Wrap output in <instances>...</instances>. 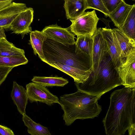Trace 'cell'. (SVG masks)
<instances>
[{
    "mask_svg": "<svg viewBox=\"0 0 135 135\" xmlns=\"http://www.w3.org/2000/svg\"><path fill=\"white\" fill-rule=\"evenodd\" d=\"M75 44L64 45L47 37L42 47L45 62L58 63L84 71H92V56L84 53H76Z\"/></svg>",
    "mask_w": 135,
    "mask_h": 135,
    "instance_id": "cell-4",
    "label": "cell"
},
{
    "mask_svg": "<svg viewBox=\"0 0 135 135\" xmlns=\"http://www.w3.org/2000/svg\"><path fill=\"white\" fill-rule=\"evenodd\" d=\"M4 29L3 27H0V39L3 38H6Z\"/></svg>",
    "mask_w": 135,
    "mask_h": 135,
    "instance_id": "cell-29",
    "label": "cell"
},
{
    "mask_svg": "<svg viewBox=\"0 0 135 135\" xmlns=\"http://www.w3.org/2000/svg\"><path fill=\"white\" fill-rule=\"evenodd\" d=\"M30 33L29 44L31 45L33 49L34 54L36 55L37 54L41 60L45 62V59L42 47L44 42L47 38V36L42 31L37 30L32 31Z\"/></svg>",
    "mask_w": 135,
    "mask_h": 135,
    "instance_id": "cell-17",
    "label": "cell"
},
{
    "mask_svg": "<svg viewBox=\"0 0 135 135\" xmlns=\"http://www.w3.org/2000/svg\"><path fill=\"white\" fill-rule=\"evenodd\" d=\"M109 106L102 122L106 135H124L135 127V88L115 90L110 98Z\"/></svg>",
    "mask_w": 135,
    "mask_h": 135,
    "instance_id": "cell-1",
    "label": "cell"
},
{
    "mask_svg": "<svg viewBox=\"0 0 135 135\" xmlns=\"http://www.w3.org/2000/svg\"><path fill=\"white\" fill-rule=\"evenodd\" d=\"M99 18L94 9L90 12H84L73 20L69 26L70 31L77 37L85 35L92 36L97 29Z\"/></svg>",
    "mask_w": 135,
    "mask_h": 135,
    "instance_id": "cell-5",
    "label": "cell"
},
{
    "mask_svg": "<svg viewBox=\"0 0 135 135\" xmlns=\"http://www.w3.org/2000/svg\"><path fill=\"white\" fill-rule=\"evenodd\" d=\"M125 88H135V49L125 58L116 69Z\"/></svg>",
    "mask_w": 135,
    "mask_h": 135,
    "instance_id": "cell-7",
    "label": "cell"
},
{
    "mask_svg": "<svg viewBox=\"0 0 135 135\" xmlns=\"http://www.w3.org/2000/svg\"><path fill=\"white\" fill-rule=\"evenodd\" d=\"M95 96L79 90L60 97L59 104L64 111L62 115L65 125L69 126L77 119H93L102 110Z\"/></svg>",
    "mask_w": 135,
    "mask_h": 135,
    "instance_id": "cell-2",
    "label": "cell"
},
{
    "mask_svg": "<svg viewBox=\"0 0 135 135\" xmlns=\"http://www.w3.org/2000/svg\"><path fill=\"white\" fill-rule=\"evenodd\" d=\"M26 4L12 2L0 9V27L7 30L18 15L27 8Z\"/></svg>",
    "mask_w": 135,
    "mask_h": 135,
    "instance_id": "cell-12",
    "label": "cell"
},
{
    "mask_svg": "<svg viewBox=\"0 0 135 135\" xmlns=\"http://www.w3.org/2000/svg\"><path fill=\"white\" fill-rule=\"evenodd\" d=\"M93 44L92 37L90 35L78 36L75 44V52L77 53H85L92 56Z\"/></svg>",
    "mask_w": 135,
    "mask_h": 135,
    "instance_id": "cell-23",
    "label": "cell"
},
{
    "mask_svg": "<svg viewBox=\"0 0 135 135\" xmlns=\"http://www.w3.org/2000/svg\"><path fill=\"white\" fill-rule=\"evenodd\" d=\"M32 82L45 87L64 86L69 83L68 80L62 77L34 76L31 80Z\"/></svg>",
    "mask_w": 135,
    "mask_h": 135,
    "instance_id": "cell-20",
    "label": "cell"
},
{
    "mask_svg": "<svg viewBox=\"0 0 135 135\" xmlns=\"http://www.w3.org/2000/svg\"><path fill=\"white\" fill-rule=\"evenodd\" d=\"M64 7L67 19L73 20L86 9L85 0H65Z\"/></svg>",
    "mask_w": 135,
    "mask_h": 135,
    "instance_id": "cell-15",
    "label": "cell"
},
{
    "mask_svg": "<svg viewBox=\"0 0 135 135\" xmlns=\"http://www.w3.org/2000/svg\"><path fill=\"white\" fill-rule=\"evenodd\" d=\"M122 0H102L109 14L112 13L121 3Z\"/></svg>",
    "mask_w": 135,
    "mask_h": 135,
    "instance_id": "cell-26",
    "label": "cell"
},
{
    "mask_svg": "<svg viewBox=\"0 0 135 135\" xmlns=\"http://www.w3.org/2000/svg\"><path fill=\"white\" fill-rule=\"evenodd\" d=\"M22 119L31 135H51L47 127L36 123L26 114L23 115Z\"/></svg>",
    "mask_w": 135,
    "mask_h": 135,
    "instance_id": "cell-22",
    "label": "cell"
},
{
    "mask_svg": "<svg viewBox=\"0 0 135 135\" xmlns=\"http://www.w3.org/2000/svg\"><path fill=\"white\" fill-rule=\"evenodd\" d=\"M128 130L129 135H135V127H131Z\"/></svg>",
    "mask_w": 135,
    "mask_h": 135,
    "instance_id": "cell-30",
    "label": "cell"
},
{
    "mask_svg": "<svg viewBox=\"0 0 135 135\" xmlns=\"http://www.w3.org/2000/svg\"><path fill=\"white\" fill-rule=\"evenodd\" d=\"M24 50L16 47L6 38L0 39V56L12 57L25 55Z\"/></svg>",
    "mask_w": 135,
    "mask_h": 135,
    "instance_id": "cell-21",
    "label": "cell"
},
{
    "mask_svg": "<svg viewBox=\"0 0 135 135\" xmlns=\"http://www.w3.org/2000/svg\"><path fill=\"white\" fill-rule=\"evenodd\" d=\"M34 11L32 8H27L20 13L11 24L9 29L13 33L21 34L23 38L25 35L32 31L30 25L32 23Z\"/></svg>",
    "mask_w": 135,
    "mask_h": 135,
    "instance_id": "cell-10",
    "label": "cell"
},
{
    "mask_svg": "<svg viewBox=\"0 0 135 135\" xmlns=\"http://www.w3.org/2000/svg\"><path fill=\"white\" fill-rule=\"evenodd\" d=\"M75 84L78 90L96 97L98 100L105 93L122 85V82L108 52L85 81Z\"/></svg>",
    "mask_w": 135,
    "mask_h": 135,
    "instance_id": "cell-3",
    "label": "cell"
},
{
    "mask_svg": "<svg viewBox=\"0 0 135 135\" xmlns=\"http://www.w3.org/2000/svg\"><path fill=\"white\" fill-rule=\"evenodd\" d=\"M49 38L64 45L75 44V35L70 30L69 27L63 28L56 24L46 26L41 31Z\"/></svg>",
    "mask_w": 135,
    "mask_h": 135,
    "instance_id": "cell-8",
    "label": "cell"
},
{
    "mask_svg": "<svg viewBox=\"0 0 135 135\" xmlns=\"http://www.w3.org/2000/svg\"><path fill=\"white\" fill-rule=\"evenodd\" d=\"M26 90L28 99L31 103L39 102L49 105L59 103L58 97L45 87L32 82L26 85Z\"/></svg>",
    "mask_w": 135,
    "mask_h": 135,
    "instance_id": "cell-6",
    "label": "cell"
},
{
    "mask_svg": "<svg viewBox=\"0 0 135 135\" xmlns=\"http://www.w3.org/2000/svg\"><path fill=\"white\" fill-rule=\"evenodd\" d=\"M135 47V4L129 13L123 25L120 29Z\"/></svg>",
    "mask_w": 135,
    "mask_h": 135,
    "instance_id": "cell-18",
    "label": "cell"
},
{
    "mask_svg": "<svg viewBox=\"0 0 135 135\" xmlns=\"http://www.w3.org/2000/svg\"><path fill=\"white\" fill-rule=\"evenodd\" d=\"M86 9H94L103 13L106 17L109 16L108 12L105 7L102 0H85Z\"/></svg>",
    "mask_w": 135,
    "mask_h": 135,
    "instance_id": "cell-25",
    "label": "cell"
},
{
    "mask_svg": "<svg viewBox=\"0 0 135 135\" xmlns=\"http://www.w3.org/2000/svg\"><path fill=\"white\" fill-rule=\"evenodd\" d=\"M111 29L120 47L122 56L123 58H125L135 49V47L131 44L128 38L120 30L116 28Z\"/></svg>",
    "mask_w": 135,
    "mask_h": 135,
    "instance_id": "cell-19",
    "label": "cell"
},
{
    "mask_svg": "<svg viewBox=\"0 0 135 135\" xmlns=\"http://www.w3.org/2000/svg\"><path fill=\"white\" fill-rule=\"evenodd\" d=\"M92 37L93 40L92 54L93 72L98 68L108 51L106 42L102 33L101 28L97 29Z\"/></svg>",
    "mask_w": 135,
    "mask_h": 135,
    "instance_id": "cell-9",
    "label": "cell"
},
{
    "mask_svg": "<svg viewBox=\"0 0 135 135\" xmlns=\"http://www.w3.org/2000/svg\"><path fill=\"white\" fill-rule=\"evenodd\" d=\"M11 97L20 114L22 115L25 114L28 98L25 88L14 81Z\"/></svg>",
    "mask_w": 135,
    "mask_h": 135,
    "instance_id": "cell-14",
    "label": "cell"
},
{
    "mask_svg": "<svg viewBox=\"0 0 135 135\" xmlns=\"http://www.w3.org/2000/svg\"><path fill=\"white\" fill-rule=\"evenodd\" d=\"M28 62L25 55L12 57L0 56V66L14 68L26 64Z\"/></svg>",
    "mask_w": 135,
    "mask_h": 135,
    "instance_id": "cell-24",
    "label": "cell"
},
{
    "mask_svg": "<svg viewBox=\"0 0 135 135\" xmlns=\"http://www.w3.org/2000/svg\"><path fill=\"white\" fill-rule=\"evenodd\" d=\"M50 66L72 77L75 83H83L89 76L92 71H85L60 63H47Z\"/></svg>",
    "mask_w": 135,
    "mask_h": 135,
    "instance_id": "cell-13",
    "label": "cell"
},
{
    "mask_svg": "<svg viewBox=\"0 0 135 135\" xmlns=\"http://www.w3.org/2000/svg\"><path fill=\"white\" fill-rule=\"evenodd\" d=\"M102 32L107 44L108 52L116 69L122 63L125 58L122 56L120 47L111 29L102 28Z\"/></svg>",
    "mask_w": 135,
    "mask_h": 135,
    "instance_id": "cell-11",
    "label": "cell"
},
{
    "mask_svg": "<svg viewBox=\"0 0 135 135\" xmlns=\"http://www.w3.org/2000/svg\"><path fill=\"white\" fill-rule=\"evenodd\" d=\"M134 4L129 5L122 0L116 9L109 14L108 17L118 28L120 29L123 26Z\"/></svg>",
    "mask_w": 135,
    "mask_h": 135,
    "instance_id": "cell-16",
    "label": "cell"
},
{
    "mask_svg": "<svg viewBox=\"0 0 135 135\" xmlns=\"http://www.w3.org/2000/svg\"><path fill=\"white\" fill-rule=\"evenodd\" d=\"M0 135H15L9 128L0 125Z\"/></svg>",
    "mask_w": 135,
    "mask_h": 135,
    "instance_id": "cell-28",
    "label": "cell"
},
{
    "mask_svg": "<svg viewBox=\"0 0 135 135\" xmlns=\"http://www.w3.org/2000/svg\"><path fill=\"white\" fill-rule=\"evenodd\" d=\"M13 67L0 66V85L5 80Z\"/></svg>",
    "mask_w": 135,
    "mask_h": 135,
    "instance_id": "cell-27",
    "label": "cell"
}]
</instances>
